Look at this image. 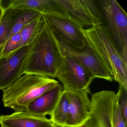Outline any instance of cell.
<instances>
[{
	"label": "cell",
	"instance_id": "cell-6",
	"mask_svg": "<svg viewBox=\"0 0 127 127\" xmlns=\"http://www.w3.org/2000/svg\"><path fill=\"white\" fill-rule=\"evenodd\" d=\"M116 93L103 90L91 96L90 117L84 127H114V112Z\"/></svg>",
	"mask_w": 127,
	"mask_h": 127
},
{
	"label": "cell",
	"instance_id": "cell-22",
	"mask_svg": "<svg viewBox=\"0 0 127 127\" xmlns=\"http://www.w3.org/2000/svg\"><path fill=\"white\" fill-rule=\"evenodd\" d=\"M3 12H4V9L1 6H0V21L2 17Z\"/></svg>",
	"mask_w": 127,
	"mask_h": 127
},
{
	"label": "cell",
	"instance_id": "cell-2",
	"mask_svg": "<svg viewBox=\"0 0 127 127\" xmlns=\"http://www.w3.org/2000/svg\"><path fill=\"white\" fill-rule=\"evenodd\" d=\"M82 32L91 50L113 80L127 89V62L124 60L108 28L101 24Z\"/></svg>",
	"mask_w": 127,
	"mask_h": 127
},
{
	"label": "cell",
	"instance_id": "cell-5",
	"mask_svg": "<svg viewBox=\"0 0 127 127\" xmlns=\"http://www.w3.org/2000/svg\"><path fill=\"white\" fill-rule=\"evenodd\" d=\"M102 9L113 39L127 62V15L116 0H101Z\"/></svg>",
	"mask_w": 127,
	"mask_h": 127
},
{
	"label": "cell",
	"instance_id": "cell-12",
	"mask_svg": "<svg viewBox=\"0 0 127 127\" xmlns=\"http://www.w3.org/2000/svg\"><path fill=\"white\" fill-rule=\"evenodd\" d=\"M69 100V111L66 126L84 127L89 119L91 102L85 91H66Z\"/></svg>",
	"mask_w": 127,
	"mask_h": 127
},
{
	"label": "cell",
	"instance_id": "cell-25",
	"mask_svg": "<svg viewBox=\"0 0 127 127\" xmlns=\"http://www.w3.org/2000/svg\"></svg>",
	"mask_w": 127,
	"mask_h": 127
},
{
	"label": "cell",
	"instance_id": "cell-11",
	"mask_svg": "<svg viewBox=\"0 0 127 127\" xmlns=\"http://www.w3.org/2000/svg\"><path fill=\"white\" fill-rule=\"evenodd\" d=\"M3 9L17 8L33 10L42 15L63 18H69L66 10L57 0H0Z\"/></svg>",
	"mask_w": 127,
	"mask_h": 127
},
{
	"label": "cell",
	"instance_id": "cell-8",
	"mask_svg": "<svg viewBox=\"0 0 127 127\" xmlns=\"http://www.w3.org/2000/svg\"><path fill=\"white\" fill-rule=\"evenodd\" d=\"M67 12L69 19L82 27L102 24V16L91 0H57Z\"/></svg>",
	"mask_w": 127,
	"mask_h": 127
},
{
	"label": "cell",
	"instance_id": "cell-16",
	"mask_svg": "<svg viewBox=\"0 0 127 127\" xmlns=\"http://www.w3.org/2000/svg\"><path fill=\"white\" fill-rule=\"evenodd\" d=\"M44 18L41 15L38 18L24 27L20 31L21 47L29 46L40 33L45 24Z\"/></svg>",
	"mask_w": 127,
	"mask_h": 127
},
{
	"label": "cell",
	"instance_id": "cell-7",
	"mask_svg": "<svg viewBox=\"0 0 127 127\" xmlns=\"http://www.w3.org/2000/svg\"><path fill=\"white\" fill-rule=\"evenodd\" d=\"M29 46L0 56V90L11 86L24 74Z\"/></svg>",
	"mask_w": 127,
	"mask_h": 127
},
{
	"label": "cell",
	"instance_id": "cell-9",
	"mask_svg": "<svg viewBox=\"0 0 127 127\" xmlns=\"http://www.w3.org/2000/svg\"><path fill=\"white\" fill-rule=\"evenodd\" d=\"M54 34L69 46L82 49L87 44L80 26L69 18L42 15Z\"/></svg>",
	"mask_w": 127,
	"mask_h": 127
},
{
	"label": "cell",
	"instance_id": "cell-19",
	"mask_svg": "<svg viewBox=\"0 0 127 127\" xmlns=\"http://www.w3.org/2000/svg\"><path fill=\"white\" fill-rule=\"evenodd\" d=\"M21 37L20 32L9 38L5 43L1 56L8 55L21 47Z\"/></svg>",
	"mask_w": 127,
	"mask_h": 127
},
{
	"label": "cell",
	"instance_id": "cell-15",
	"mask_svg": "<svg viewBox=\"0 0 127 127\" xmlns=\"http://www.w3.org/2000/svg\"><path fill=\"white\" fill-rule=\"evenodd\" d=\"M20 10V9L13 8L4 9L2 17L0 21V56Z\"/></svg>",
	"mask_w": 127,
	"mask_h": 127
},
{
	"label": "cell",
	"instance_id": "cell-4",
	"mask_svg": "<svg viewBox=\"0 0 127 127\" xmlns=\"http://www.w3.org/2000/svg\"><path fill=\"white\" fill-rule=\"evenodd\" d=\"M64 56L62 64L56 76L62 84L63 91H85L90 93V85L95 77L90 71L70 56Z\"/></svg>",
	"mask_w": 127,
	"mask_h": 127
},
{
	"label": "cell",
	"instance_id": "cell-14",
	"mask_svg": "<svg viewBox=\"0 0 127 127\" xmlns=\"http://www.w3.org/2000/svg\"><path fill=\"white\" fill-rule=\"evenodd\" d=\"M60 84L38 96L27 107L26 111L39 116L52 114L63 92Z\"/></svg>",
	"mask_w": 127,
	"mask_h": 127
},
{
	"label": "cell",
	"instance_id": "cell-20",
	"mask_svg": "<svg viewBox=\"0 0 127 127\" xmlns=\"http://www.w3.org/2000/svg\"><path fill=\"white\" fill-rule=\"evenodd\" d=\"M117 94L118 107L123 119L127 123V89L119 86Z\"/></svg>",
	"mask_w": 127,
	"mask_h": 127
},
{
	"label": "cell",
	"instance_id": "cell-21",
	"mask_svg": "<svg viewBox=\"0 0 127 127\" xmlns=\"http://www.w3.org/2000/svg\"><path fill=\"white\" fill-rule=\"evenodd\" d=\"M114 127H127V123L122 117L117 105V100L115 105L114 112Z\"/></svg>",
	"mask_w": 127,
	"mask_h": 127
},
{
	"label": "cell",
	"instance_id": "cell-10",
	"mask_svg": "<svg viewBox=\"0 0 127 127\" xmlns=\"http://www.w3.org/2000/svg\"><path fill=\"white\" fill-rule=\"evenodd\" d=\"M58 38L63 55L70 56L79 62L90 71L95 78L113 82V77L87 46L82 49H78L69 46Z\"/></svg>",
	"mask_w": 127,
	"mask_h": 127
},
{
	"label": "cell",
	"instance_id": "cell-17",
	"mask_svg": "<svg viewBox=\"0 0 127 127\" xmlns=\"http://www.w3.org/2000/svg\"><path fill=\"white\" fill-rule=\"evenodd\" d=\"M69 100L66 91H63L58 102L50 115V119L54 124L66 125L68 111Z\"/></svg>",
	"mask_w": 127,
	"mask_h": 127
},
{
	"label": "cell",
	"instance_id": "cell-24",
	"mask_svg": "<svg viewBox=\"0 0 127 127\" xmlns=\"http://www.w3.org/2000/svg\"><path fill=\"white\" fill-rule=\"evenodd\" d=\"M1 116H0V122H1Z\"/></svg>",
	"mask_w": 127,
	"mask_h": 127
},
{
	"label": "cell",
	"instance_id": "cell-3",
	"mask_svg": "<svg viewBox=\"0 0 127 127\" xmlns=\"http://www.w3.org/2000/svg\"><path fill=\"white\" fill-rule=\"evenodd\" d=\"M59 84L53 79L24 74L11 86L3 90V105L15 112L26 111L35 99Z\"/></svg>",
	"mask_w": 127,
	"mask_h": 127
},
{
	"label": "cell",
	"instance_id": "cell-18",
	"mask_svg": "<svg viewBox=\"0 0 127 127\" xmlns=\"http://www.w3.org/2000/svg\"><path fill=\"white\" fill-rule=\"evenodd\" d=\"M41 15L40 13L33 10L21 9L20 14L15 21L7 40Z\"/></svg>",
	"mask_w": 127,
	"mask_h": 127
},
{
	"label": "cell",
	"instance_id": "cell-13",
	"mask_svg": "<svg viewBox=\"0 0 127 127\" xmlns=\"http://www.w3.org/2000/svg\"><path fill=\"white\" fill-rule=\"evenodd\" d=\"M0 124L2 127H52L53 123L46 117L26 111L2 116Z\"/></svg>",
	"mask_w": 127,
	"mask_h": 127
},
{
	"label": "cell",
	"instance_id": "cell-23",
	"mask_svg": "<svg viewBox=\"0 0 127 127\" xmlns=\"http://www.w3.org/2000/svg\"><path fill=\"white\" fill-rule=\"evenodd\" d=\"M52 127H68L66 125H57L53 123Z\"/></svg>",
	"mask_w": 127,
	"mask_h": 127
},
{
	"label": "cell",
	"instance_id": "cell-1",
	"mask_svg": "<svg viewBox=\"0 0 127 127\" xmlns=\"http://www.w3.org/2000/svg\"><path fill=\"white\" fill-rule=\"evenodd\" d=\"M64 58L59 40L46 21L40 33L29 46L24 74L54 78Z\"/></svg>",
	"mask_w": 127,
	"mask_h": 127
}]
</instances>
